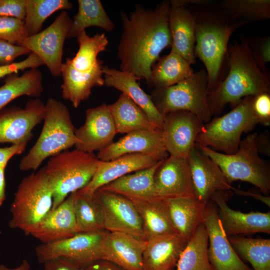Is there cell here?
Masks as SVG:
<instances>
[{
  "mask_svg": "<svg viewBox=\"0 0 270 270\" xmlns=\"http://www.w3.org/2000/svg\"><path fill=\"white\" fill-rule=\"evenodd\" d=\"M170 9V0H164L154 9L138 4L129 15L120 13L123 32L117 52L120 70L144 78L150 85L152 66L161 52L171 47Z\"/></svg>",
  "mask_w": 270,
  "mask_h": 270,
  "instance_id": "obj_1",
  "label": "cell"
},
{
  "mask_svg": "<svg viewBox=\"0 0 270 270\" xmlns=\"http://www.w3.org/2000/svg\"><path fill=\"white\" fill-rule=\"evenodd\" d=\"M218 2L186 7L194 19V55L205 66L208 94L226 75L230 38L236 29L244 25L220 8Z\"/></svg>",
  "mask_w": 270,
  "mask_h": 270,
  "instance_id": "obj_2",
  "label": "cell"
},
{
  "mask_svg": "<svg viewBox=\"0 0 270 270\" xmlns=\"http://www.w3.org/2000/svg\"><path fill=\"white\" fill-rule=\"evenodd\" d=\"M228 72L208 95L212 116L221 114L225 106H236L242 98L270 92V76L256 64L246 38L240 36L228 46Z\"/></svg>",
  "mask_w": 270,
  "mask_h": 270,
  "instance_id": "obj_3",
  "label": "cell"
},
{
  "mask_svg": "<svg viewBox=\"0 0 270 270\" xmlns=\"http://www.w3.org/2000/svg\"><path fill=\"white\" fill-rule=\"evenodd\" d=\"M43 120L37 140L20 160L22 171H36L46 158L69 150L78 142L68 108L60 101L48 100Z\"/></svg>",
  "mask_w": 270,
  "mask_h": 270,
  "instance_id": "obj_4",
  "label": "cell"
},
{
  "mask_svg": "<svg viewBox=\"0 0 270 270\" xmlns=\"http://www.w3.org/2000/svg\"><path fill=\"white\" fill-rule=\"evenodd\" d=\"M53 190L42 167L24 178L11 204L9 227L30 235L52 208Z\"/></svg>",
  "mask_w": 270,
  "mask_h": 270,
  "instance_id": "obj_5",
  "label": "cell"
},
{
  "mask_svg": "<svg viewBox=\"0 0 270 270\" xmlns=\"http://www.w3.org/2000/svg\"><path fill=\"white\" fill-rule=\"evenodd\" d=\"M256 132L241 140L238 150L227 154L208 147L196 144L203 154L208 156L221 169L228 180L246 182L258 188L263 194L270 192V168L258 152Z\"/></svg>",
  "mask_w": 270,
  "mask_h": 270,
  "instance_id": "obj_6",
  "label": "cell"
},
{
  "mask_svg": "<svg viewBox=\"0 0 270 270\" xmlns=\"http://www.w3.org/2000/svg\"><path fill=\"white\" fill-rule=\"evenodd\" d=\"M100 160L94 153L66 150L50 158L44 166L53 190L52 210L71 193L86 186L92 178Z\"/></svg>",
  "mask_w": 270,
  "mask_h": 270,
  "instance_id": "obj_7",
  "label": "cell"
},
{
  "mask_svg": "<svg viewBox=\"0 0 270 270\" xmlns=\"http://www.w3.org/2000/svg\"><path fill=\"white\" fill-rule=\"evenodd\" d=\"M254 96L244 98L228 113L204 124L196 144L227 154H234L242 134L252 131L258 124L252 108Z\"/></svg>",
  "mask_w": 270,
  "mask_h": 270,
  "instance_id": "obj_8",
  "label": "cell"
},
{
  "mask_svg": "<svg viewBox=\"0 0 270 270\" xmlns=\"http://www.w3.org/2000/svg\"><path fill=\"white\" fill-rule=\"evenodd\" d=\"M208 83L207 74L203 68L176 84L154 88L150 96L163 116L170 112L187 110L205 124L212 117L208 103Z\"/></svg>",
  "mask_w": 270,
  "mask_h": 270,
  "instance_id": "obj_9",
  "label": "cell"
},
{
  "mask_svg": "<svg viewBox=\"0 0 270 270\" xmlns=\"http://www.w3.org/2000/svg\"><path fill=\"white\" fill-rule=\"evenodd\" d=\"M106 230L79 232L68 238L42 244L35 252L38 262L43 264L56 258L71 260L82 268L102 260V244Z\"/></svg>",
  "mask_w": 270,
  "mask_h": 270,
  "instance_id": "obj_10",
  "label": "cell"
},
{
  "mask_svg": "<svg viewBox=\"0 0 270 270\" xmlns=\"http://www.w3.org/2000/svg\"><path fill=\"white\" fill-rule=\"evenodd\" d=\"M72 23L68 12L62 10L47 28L26 37L17 45L36 54L53 76H59L63 63L64 44Z\"/></svg>",
  "mask_w": 270,
  "mask_h": 270,
  "instance_id": "obj_11",
  "label": "cell"
},
{
  "mask_svg": "<svg viewBox=\"0 0 270 270\" xmlns=\"http://www.w3.org/2000/svg\"><path fill=\"white\" fill-rule=\"evenodd\" d=\"M93 194L102 210L104 230L126 233L146 241L141 218L130 199L100 188Z\"/></svg>",
  "mask_w": 270,
  "mask_h": 270,
  "instance_id": "obj_12",
  "label": "cell"
},
{
  "mask_svg": "<svg viewBox=\"0 0 270 270\" xmlns=\"http://www.w3.org/2000/svg\"><path fill=\"white\" fill-rule=\"evenodd\" d=\"M202 224L208 235V256L214 270H252L240 259L232 246L210 200L206 203Z\"/></svg>",
  "mask_w": 270,
  "mask_h": 270,
  "instance_id": "obj_13",
  "label": "cell"
},
{
  "mask_svg": "<svg viewBox=\"0 0 270 270\" xmlns=\"http://www.w3.org/2000/svg\"><path fill=\"white\" fill-rule=\"evenodd\" d=\"M44 112L45 104L38 98L28 100L24 108L12 106L0 110V143H28Z\"/></svg>",
  "mask_w": 270,
  "mask_h": 270,
  "instance_id": "obj_14",
  "label": "cell"
},
{
  "mask_svg": "<svg viewBox=\"0 0 270 270\" xmlns=\"http://www.w3.org/2000/svg\"><path fill=\"white\" fill-rule=\"evenodd\" d=\"M204 124L195 114L187 110L172 112L164 116L162 131L168 154L188 158Z\"/></svg>",
  "mask_w": 270,
  "mask_h": 270,
  "instance_id": "obj_15",
  "label": "cell"
},
{
  "mask_svg": "<svg viewBox=\"0 0 270 270\" xmlns=\"http://www.w3.org/2000/svg\"><path fill=\"white\" fill-rule=\"evenodd\" d=\"M232 190L214 194L210 200L218 208V218L227 236L258 232L270 234V212L251 211L242 212L231 208L228 204Z\"/></svg>",
  "mask_w": 270,
  "mask_h": 270,
  "instance_id": "obj_16",
  "label": "cell"
},
{
  "mask_svg": "<svg viewBox=\"0 0 270 270\" xmlns=\"http://www.w3.org/2000/svg\"><path fill=\"white\" fill-rule=\"evenodd\" d=\"M116 134L108 105L104 103L86 110L84 124L75 129L74 147L88 153L99 152L112 143Z\"/></svg>",
  "mask_w": 270,
  "mask_h": 270,
  "instance_id": "obj_17",
  "label": "cell"
},
{
  "mask_svg": "<svg viewBox=\"0 0 270 270\" xmlns=\"http://www.w3.org/2000/svg\"><path fill=\"white\" fill-rule=\"evenodd\" d=\"M154 184L160 199L194 198L188 158L169 155L162 160L154 173Z\"/></svg>",
  "mask_w": 270,
  "mask_h": 270,
  "instance_id": "obj_18",
  "label": "cell"
},
{
  "mask_svg": "<svg viewBox=\"0 0 270 270\" xmlns=\"http://www.w3.org/2000/svg\"><path fill=\"white\" fill-rule=\"evenodd\" d=\"M188 162L194 198L206 204L217 192L232 190V186L218 166L195 146Z\"/></svg>",
  "mask_w": 270,
  "mask_h": 270,
  "instance_id": "obj_19",
  "label": "cell"
},
{
  "mask_svg": "<svg viewBox=\"0 0 270 270\" xmlns=\"http://www.w3.org/2000/svg\"><path fill=\"white\" fill-rule=\"evenodd\" d=\"M129 154H144L160 160L166 158L169 154L164 146L162 130H142L127 134L99 151L96 156L106 162Z\"/></svg>",
  "mask_w": 270,
  "mask_h": 270,
  "instance_id": "obj_20",
  "label": "cell"
},
{
  "mask_svg": "<svg viewBox=\"0 0 270 270\" xmlns=\"http://www.w3.org/2000/svg\"><path fill=\"white\" fill-rule=\"evenodd\" d=\"M146 241L129 234L106 230L102 244V260L125 270H145L143 254Z\"/></svg>",
  "mask_w": 270,
  "mask_h": 270,
  "instance_id": "obj_21",
  "label": "cell"
},
{
  "mask_svg": "<svg viewBox=\"0 0 270 270\" xmlns=\"http://www.w3.org/2000/svg\"><path fill=\"white\" fill-rule=\"evenodd\" d=\"M102 64L103 62L98 60L90 70L82 72L74 68L70 58H68L61 68L63 82L60 88L63 99L70 101L76 108L89 98L93 88L104 86Z\"/></svg>",
  "mask_w": 270,
  "mask_h": 270,
  "instance_id": "obj_22",
  "label": "cell"
},
{
  "mask_svg": "<svg viewBox=\"0 0 270 270\" xmlns=\"http://www.w3.org/2000/svg\"><path fill=\"white\" fill-rule=\"evenodd\" d=\"M160 161L142 154H129L110 161L100 160L96 170L89 183L78 190L93 194L98 189L124 176L150 168Z\"/></svg>",
  "mask_w": 270,
  "mask_h": 270,
  "instance_id": "obj_23",
  "label": "cell"
},
{
  "mask_svg": "<svg viewBox=\"0 0 270 270\" xmlns=\"http://www.w3.org/2000/svg\"><path fill=\"white\" fill-rule=\"evenodd\" d=\"M75 192L69 194L56 208L51 210L30 236L42 244H48L62 240L77 234L74 207Z\"/></svg>",
  "mask_w": 270,
  "mask_h": 270,
  "instance_id": "obj_24",
  "label": "cell"
},
{
  "mask_svg": "<svg viewBox=\"0 0 270 270\" xmlns=\"http://www.w3.org/2000/svg\"><path fill=\"white\" fill-rule=\"evenodd\" d=\"M104 85L114 88L128 96L147 114L150 121L162 129L164 116L154 106L150 95L148 94L140 86L138 78L126 72L108 67H102Z\"/></svg>",
  "mask_w": 270,
  "mask_h": 270,
  "instance_id": "obj_25",
  "label": "cell"
},
{
  "mask_svg": "<svg viewBox=\"0 0 270 270\" xmlns=\"http://www.w3.org/2000/svg\"><path fill=\"white\" fill-rule=\"evenodd\" d=\"M188 241L178 233L147 240L143 254L145 270L174 268Z\"/></svg>",
  "mask_w": 270,
  "mask_h": 270,
  "instance_id": "obj_26",
  "label": "cell"
},
{
  "mask_svg": "<svg viewBox=\"0 0 270 270\" xmlns=\"http://www.w3.org/2000/svg\"><path fill=\"white\" fill-rule=\"evenodd\" d=\"M168 25L172 38L171 50L190 64H195L196 27L190 10L186 7L170 6Z\"/></svg>",
  "mask_w": 270,
  "mask_h": 270,
  "instance_id": "obj_27",
  "label": "cell"
},
{
  "mask_svg": "<svg viewBox=\"0 0 270 270\" xmlns=\"http://www.w3.org/2000/svg\"><path fill=\"white\" fill-rule=\"evenodd\" d=\"M162 200L176 231L188 240L202 224L206 204L194 198Z\"/></svg>",
  "mask_w": 270,
  "mask_h": 270,
  "instance_id": "obj_28",
  "label": "cell"
},
{
  "mask_svg": "<svg viewBox=\"0 0 270 270\" xmlns=\"http://www.w3.org/2000/svg\"><path fill=\"white\" fill-rule=\"evenodd\" d=\"M128 198L132 202L140 214L146 241L163 235L177 233L162 199Z\"/></svg>",
  "mask_w": 270,
  "mask_h": 270,
  "instance_id": "obj_29",
  "label": "cell"
},
{
  "mask_svg": "<svg viewBox=\"0 0 270 270\" xmlns=\"http://www.w3.org/2000/svg\"><path fill=\"white\" fill-rule=\"evenodd\" d=\"M161 160L150 168L124 176L99 188L128 198H158L154 187V175Z\"/></svg>",
  "mask_w": 270,
  "mask_h": 270,
  "instance_id": "obj_30",
  "label": "cell"
},
{
  "mask_svg": "<svg viewBox=\"0 0 270 270\" xmlns=\"http://www.w3.org/2000/svg\"><path fill=\"white\" fill-rule=\"evenodd\" d=\"M108 107L117 134H127L139 130L160 128L150 121L140 106L124 93Z\"/></svg>",
  "mask_w": 270,
  "mask_h": 270,
  "instance_id": "obj_31",
  "label": "cell"
},
{
  "mask_svg": "<svg viewBox=\"0 0 270 270\" xmlns=\"http://www.w3.org/2000/svg\"><path fill=\"white\" fill-rule=\"evenodd\" d=\"M194 73L192 65L180 55L171 50L160 58L152 66L150 85L162 88L176 84Z\"/></svg>",
  "mask_w": 270,
  "mask_h": 270,
  "instance_id": "obj_32",
  "label": "cell"
},
{
  "mask_svg": "<svg viewBox=\"0 0 270 270\" xmlns=\"http://www.w3.org/2000/svg\"><path fill=\"white\" fill-rule=\"evenodd\" d=\"M42 80V74L37 68H30L20 76L9 75L0 86V110L20 96L38 98L44 90Z\"/></svg>",
  "mask_w": 270,
  "mask_h": 270,
  "instance_id": "obj_33",
  "label": "cell"
},
{
  "mask_svg": "<svg viewBox=\"0 0 270 270\" xmlns=\"http://www.w3.org/2000/svg\"><path fill=\"white\" fill-rule=\"evenodd\" d=\"M78 10L72 20L67 38H76L90 26H97L111 32L114 24L100 0H78Z\"/></svg>",
  "mask_w": 270,
  "mask_h": 270,
  "instance_id": "obj_34",
  "label": "cell"
},
{
  "mask_svg": "<svg viewBox=\"0 0 270 270\" xmlns=\"http://www.w3.org/2000/svg\"><path fill=\"white\" fill-rule=\"evenodd\" d=\"M208 246L207 232L201 224L182 252L176 270H214L208 259Z\"/></svg>",
  "mask_w": 270,
  "mask_h": 270,
  "instance_id": "obj_35",
  "label": "cell"
},
{
  "mask_svg": "<svg viewBox=\"0 0 270 270\" xmlns=\"http://www.w3.org/2000/svg\"><path fill=\"white\" fill-rule=\"evenodd\" d=\"M233 248L248 261L252 270H270V240L240 236H228Z\"/></svg>",
  "mask_w": 270,
  "mask_h": 270,
  "instance_id": "obj_36",
  "label": "cell"
},
{
  "mask_svg": "<svg viewBox=\"0 0 270 270\" xmlns=\"http://www.w3.org/2000/svg\"><path fill=\"white\" fill-rule=\"evenodd\" d=\"M74 207L78 233L104 230L102 210L94 194L76 192Z\"/></svg>",
  "mask_w": 270,
  "mask_h": 270,
  "instance_id": "obj_37",
  "label": "cell"
},
{
  "mask_svg": "<svg viewBox=\"0 0 270 270\" xmlns=\"http://www.w3.org/2000/svg\"><path fill=\"white\" fill-rule=\"evenodd\" d=\"M72 8L68 0H26L24 23L28 36L39 32L45 20L54 12Z\"/></svg>",
  "mask_w": 270,
  "mask_h": 270,
  "instance_id": "obj_38",
  "label": "cell"
},
{
  "mask_svg": "<svg viewBox=\"0 0 270 270\" xmlns=\"http://www.w3.org/2000/svg\"><path fill=\"white\" fill-rule=\"evenodd\" d=\"M76 38L79 48L74 57L70 58L71 64L77 70L89 71L98 62V54L106 49L108 40L104 33H98L90 36L86 30L80 32Z\"/></svg>",
  "mask_w": 270,
  "mask_h": 270,
  "instance_id": "obj_39",
  "label": "cell"
},
{
  "mask_svg": "<svg viewBox=\"0 0 270 270\" xmlns=\"http://www.w3.org/2000/svg\"><path fill=\"white\" fill-rule=\"evenodd\" d=\"M218 4L244 25L270 18V0H222Z\"/></svg>",
  "mask_w": 270,
  "mask_h": 270,
  "instance_id": "obj_40",
  "label": "cell"
},
{
  "mask_svg": "<svg viewBox=\"0 0 270 270\" xmlns=\"http://www.w3.org/2000/svg\"><path fill=\"white\" fill-rule=\"evenodd\" d=\"M24 20L7 16H0V39L18 44L28 37Z\"/></svg>",
  "mask_w": 270,
  "mask_h": 270,
  "instance_id": "obj_41",
  "label": "cell"
},
{
  "mask_svg": "<svg viewBox=\"0 0 270 270\" xmlns=\"http://www.w3.org/2000/svg\"><path fill=\"white\" fill-rule=\"evenodd\" d=\"M247 38L252 58L258 68L269 75L266 64L270 62V37Z\"/></svg>",
  "mask_w": 270,
  "mask_h": 270,
  "instance_id": "obj_42",
  "label": "cell"
},
{
  "mask_svg": "<svg viewBox=\"0 0 270 270\" xmlns=\"http://www.w3.org/2000/svg\"><path fill=\"white\" fill-rule=\"evenodd\" d=\"M252 108L258 124L270 125V95L264 92L254 96Z\"/></svg>",
  "mask_w": 270,
  "mask_h": 270,
  "instance_id": "obj_43",
  "label": "cell"
},
{
  "mask_svg": "<svg viewBox=\"0 0 270 270\" xmlns=\"http://www.w3.org/2000/svg\"><path fill=\"white\" fill-rule=\"evenodd\" d=\"M44 65L40 59L34 54L30 52L24 60L10 64L0 66V78L27 68H37Z\"/></svg>",
  "mask_w": 270,
  "mask_h": 270,
  "instance_id": "obj_44",
  "label": "cell"
},
{
  "mask_svg": "<svg viewBox=\"0 0 270 270\" xmlns=\"http://www.w3.org/2000/svg\"><path fill=\"white\" fill-rule=\"evenodd\" d=\"M30 52L26 48L0 39V64H12L18 56Z\"/></svg>",
  "mask_w": 270,
  "mask_h": 270,
  "instance_id": "obj_45",
  "label": "cell"
},
{
  "mask_svg": "<svg viewBox=\"0 0 270 270\" xmlns=\"http://www.w3.org/2000/svg\"><path fill=\"white\" fill-rule=\"evenodd\" d=\"M26 14V0H0V16L24 20Z\"/></svg>",
  "mask_w": 270,
  "mask_h": 270,
  "instance_id": "obj_46",
  "label": "cell"
},
{
  "mask_svg": "<svg viewBox=\"0 0 270 270\" xmlns=\"http://www.w3.org/2000/svg\"><path fill=\"white\" fill-rule=\"evenodd\" d=\"M43 270H81L84 268L73 261L65 258H56L45 262Z\"/></svg>",
  "mask_w": 270,
  "mask_h": 270,
  "instance_id": "obj_47",
  "label": "cell"
},
{
  "mask_svg": "<svg viewBox=\"0 0 270 270\" xmlns=\"http://www.w3.org/2000/svg\"><path fill=\"white\" fill-rule=\"evenodd\" d=\"M28 143L12 144L8 147L0 148V168L6 167L9 160L14 156L22 153Z\"/></svg>",
  "mask_w": 270,
  "mask_h": 270,
  "instance_id": "obj_48",
  "label": "cell"
},
{
  "mask_svg": "<svg viewBox=\"0 0 270 270\" xmlns=\"http://www.w3.org/2000/svg\"><path fill=\"white\" fill-rule=\"evenodd\" d=\"M257 150L258 154L270 156V137L268 131L257 135L256 139Z\"/></svg>",
  "mask_w": 270,
  "mask_h": 270,
  "instance_id": "obj_49",
  "label": "cell"
},
{
  "mask_svg": "<svg viewBox=\"0 0 270 270\" xmlns=\"http://www.w3.org/2000/svg\"><path fill=\"white\" fill-rule=\"evenodd\" d=\"M232 190L238 195L254 198L270 207V196L252 190H243L234 187H232Z\"/></svg>",
  "mask_w": 270,
  "mask_h": 270,
  "instance_id": "obj_50",
  "label": "cell"
},
{
  "mask_svg": "<svg viewBox=\"0 0 270 270\" xmlns=\"http://www.w3.org/2000/svg\"><path fill=\"white\" fill-rule=\"evenodd\" d=\"M215 0H171V7H188L191 6L208 5L216 2Z\"/></svg>",
  "mask_w": 270,
  "mask_h": 270,
  "instance_id": "obj_51",
  "label": "cell"
},
{
  "mask_svg": "<svg viewBox=\"0 0 270 270\" xmlns=\"http://www.w3.org/2000/svg\"><path fill=\"white\" fill-rule=\"evenodd\" d=\"M89 267L90 270H125L116 264L106 260H98Z\"/></svg>",
  "mask_w": 270,
  "mask_h": 270,
  "instance_id": "obj_52",
  "label": "cell"
},
{
  "mask_svg": "<svg viewBox=\"0 0 270 270\" xmlns=\"http://www.w3.org/2000/svg\"><path fill=\"white\" fill-rule=\"evenodd\" d=\"M6 167L0 168V206L6 199V180L4 176Z\"/></svg>",
  "mask_w": 270,
  "mask_h": 270,
  "instance_id": "obj_53",
  "label": "cell"
},
{
  "mask_svg": "<svg viewBox=\"0 0 270 270\" xmlns=\"http://www.w3.org/2000/svg\"><path fill=\"white\" fill-rule=\"evenodd\" d=\"M0 270H31V266L26 260H23L21 264L14 268H9L3 264H0Z\"/></svg>",
  "mask_w": 270,
  "mask_h": 270,
  "instance_id": "obj_54",
  "label": "cell"
},
{
  "mask_svg": "<svg viewBox=\"0 0 270 270\" xmlns=\"http://www.w3.org/2000/svg\"><path fill=\"white\" fill-rule=\"evenodd\" d=\"M81 270H90V267L88 266L87 268H84L82 269Z\"/></svg>",
  "mask_w": 270,
  "mask_h": 270,
  "instance_id": "obj_55",
  "label": "cell"
},
{
  "mask_svg": "<svg viewBox=\"0 0 270 270\" xmlns=\"http://www.w3.org/2000/svg\"><path fill=\"white\" fill-rule=\"evenodd\" d=\"M174 270V268H170V269H168V270Z\"/></svg>",
  "mask_w": 270,
  "mask_h": 270,
  "instance_id": "obj_56",
  "label": "cell"
}]
</instances>
